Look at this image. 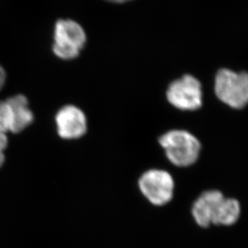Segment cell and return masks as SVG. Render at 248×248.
<instances>
[{"mask_svg": "<svg viewBox=\"0 0 248 248\" xmlns=\"http://www.w3.org/2000/svg\"><path fill=\"white\" fill-rule=\"evenodd\" d=\"M224 198L219 190L205 191L199 196L192 207V215L198 226L208 227L212 223L216 208Z\"/></svg>", "mask_w": 248, "mask_h": 248, "instance_id": "7", "label": "cell"}, {"mask_svg": "<svg viewBox=\"0 0 248 248\" xmlns=\"http://www.w3.org/2000/svg\"><path fill=\"white\" fill-rule=\"evenodd\" d=\"M12 127V111L7 100L0 101V131L7 134Z\"/></svg>", "mask_w": 248, "mask_h": 248, "instance_id": "10", "label": "cell"}, {"mask_svg": "<svg viewBox=\"0 0 248 248\" xmlns=\"http://www.w3.org/2000/svg\"><path fill=\"white\" fill-rule=\"evenodd\" d=\"M108 2H115V3H123V2H126L130 0H107Z\"/></svg>", "mask_w": 248, "mask_h": 248, "instance_id": "13", "label": "cell"}, {"mask_svg": "<svg viewBox=\"0 0 248 248\" xmlns=\"http://www.w3.org/2000/svg\"><path fill=\"white\" fill-rule=\"evenodd\" d=\"M215 94L221 102L234 109L248 104V73L222 69L215 77Z\"/></svg>", "mask_w": 248, "mask_h": 248, "instance_id": "2", "label": "cell"}, {"mask_svg": "<svg viewBox=\"0 0 248 248\" xmlns=\"http://www.w3.org/2000/svg\"><path fill=\"white\" fill-rule=\"evenodd\" d=\"M86 41L83 28L72 19H59L54 29L53 53L63 60L78 58Z\"/></svg>", "mask_w": 248, "mask_h": 248, "instance_id": "3", "label": "cell"}, {"mask_svg": "<svg viewBox=\"0 0 248 248\" xmlns=\"http://www.w3.org/2000/svg\"><path fill=\"white\" fill-rule=\"evenodd\" d=\"M160 145L172 165L188 167L193 165L200 155V141L193 134L184 130H172L159 138Z\"/></svg>", "mask_w": 248, "mask_h": 248, "instance_id": "1", "label": "cell"}, {"mask_svg": "<svg viewBox=\"0 0 248 248\" xmlns=\"http://www.w3.org/2000/svg\"><path fill=\"white\" fill-rule=\"evenodd\" d=\"M138 185L142 194L153 205H166L173 198L174 180L170 172L165 170L146 171L139 179Z\"/></svg>", "mask_w": 248, "mask_h": 248, "instance_id": "4", "label": "cell"}, {"mask_svg": "<svg viewBox=\"0 0 248 248\" xmlns=\"http://www.w3.org/2000/svg\"><path fill=\"white\" fill-rule=\"evenodd\" d=\"M8 146V138L7 134L2 133L0 131V169L4 165L5 157L4 152Z\"/></svg>", "mask_w": 248, "mask_h": 248, "instance_id": "11", "label": "cell"}, {"mask_svg": "<svg viewBox=\"0 0 248 248\" xmlns=\"http://www.w3.org/2000/svg\"><path fill=\"white\" fill-rule=\"evenodd\" d=\"M166 96L169 103L181 110L193 111L202 105L201 82L189 74L172 81L168 88Z\"/></svg>", "mask_w": 248, "mask_h": 248, "instance_id": "5", "label": "cell"}, {"mask_svg": "<svg viewBox=\"0 0 248 248\" xmlns=\"http://www.w3.org/2000/svg\"><path fill=\"white\" fill-rule=\"evenodd\" d=\"M57 131L64 140L79 139L87 131L85 113L76 106L67 105L61 108L55 116Z\"/></svg>", "mask_w": 248, "mask_h": 248, "instance_id": "6", "label": "cell"}, {"mask_svg": "<svg viewBox=\"0 0 248 248\" xmlns=\"http://www.w3.org/2000/svg\"><path fill=\"white\" fill-rule=\"evenodd\" d=\"M6 80H7V74H6L4 69L0 65V91L3 88L5 83H6Z\"/></svg>", "mask_w": 248, "mask_h": 248, "instance_id": "12", "label": "cell"}, {"mask_svg": "<svg viewBox=\"0 0 248 248\" xmlns=\"http://www.w3.org/2000/svg\"><path fill=\"white\" fill-rule=\"evenodd\" d=\"M12 111V133H20L30 126L34 120L33 113L29 108V100L23 94L7 98Z\"/></svg>", "mask_w": 248, "mask_h": 248, "instance_id": "8", "label": "cell"}, {"mask_svg": "<svg viewBox=\"0 0 248 248\" xmlns=\"http://www.w3.org/2000/svg\"><path fill=\"white\" fill-rule=\"evenodd\" d=\"M241 207L234 198H223L215 211L212 224L231 226L239 220Z\"/></svg>", "mask_w": 248, "mask_h": 248, "instance_id": "9", "label": "cell"}]
</instances>
